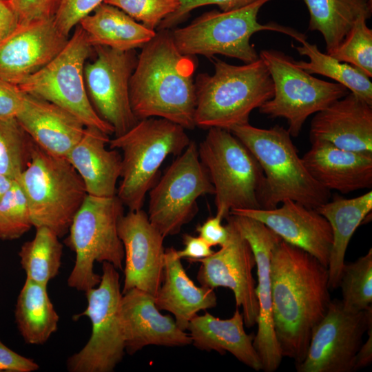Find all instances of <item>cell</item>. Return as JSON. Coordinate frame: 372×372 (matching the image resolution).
I'll return each instance as SVG.
<instances>
[{
	"label": "cell",
	"mask_w": 372,
	"mask_h": 372,
	"mask_svg": "<svg viewBox=\"0 0 372 372\" xmlns=\"http://www.w3.org/2000/svg\"><path fill=\"white\" fill-rule=\"evenodd\" d=\"M273 329L282 357L301 363L331 301L328 267L280 240L271 259Z\"/></svg>",
	"instance_id": "obj_1"
},
{
	"label": "cell",
	"mask_w": 372,
	"mask_h": 372,
	"mask_svg": "<svg viewBox=\"0 0 372 372\" xmlns=\"http://www.w3.org/2000/svg\"><path fill=\"white\" fill-rule=\"evenodd\" d=\"M141 48L130 82L135 117L138 121L162 118L193 130L196 103L194 56L180 52L169 30H158Z\"/></svg>",
	"instance_id": "obj_2"
},
{
	"label": "cell",
	"mask_w": 372,
	"mask_h": 372,
	"mask_svg": "<svg viewBox=\"0 0 372 372\" xmlns=\"http://www.w3.org/2000/svg\"><path fill=\"white\" fill-rule=\"evenodd\" d=\"M214 72L198 74L196 88V127L229 130L249 123L251 112L273 96L270 73L262 60L241 65L215 59Z\"/></svg>",
	"instance_id": "obj_3"
},
{
	"label": "cell",
	"mask_w": 372,
	"mask_h": 372,
	"mask_svg": "<svg viewBox=\"0 0 372 372\" xmlns=\"http://www.w3.org/2000/svg\"><path fill=\"white\" fill-rule=\"evenodd\" d=\"M229 131L249 149L263 171L262 209L275 208L289 199L316 209L330 200L331 192L310 174L287 130L278 125L262 129L248 123Z\"/></svg>",
	"instance_id": "obj_4"
},
{
	"label": "cell",
	"mask_w": 372,
	"mask_h": 372,
	"mask_svg": "<svg viewBox=\"0 0 372 372\" xmlns=\"http://www.w3.org/2000/svg\"><path fill=\"white\" fill-rule=\"evenodd\" d=\"M185 130L167 119L151 117L139 120L123 134L110 139V148L122 152L116 196L130 211L142 209L165 158L180 155L189 144Z\"/></svg>",
	"instance_id": "obj_5"
},
{
	"label": "cell",
	"mask_w": 372,
	"mask_h": 372,
	"mask_svg": "<svg viewBox=\"0 0 372 372\" xmlns=\"http://www.w3.org/2000/svg\"><path fill=\"white\" fill-rule=\"evenodd\" d=\"M270 1L256 0L230 11L213 10L205 12L187 26L171 31L174 42L185 55L212 58L220 54L249 63L259 59L254 45L250 43L256 32L275 31L300 43L306 41L305 34L293 28L273 22L262 24L258 21L260 10Z\"/></svg>",
	"instance_id": "obj_6"
},
{
	"label": "cell",
	"mask_w": 372,
	"mask_h": 372,
	"mask_svg": "<svg viewBox=\"0 0 372 372\" xmlns=\"http://www.w3.org/2000/svg\"><path fill=\"white\" fill-rule=\"evenodd\" d=\"M199 158L213 185L216 214L262 209L265 180L252 153L229 130L211 127L198 146Z\"/></svg>",
	"instance_id": "obj_7"
},
{
	"label": "cell",
	"mask_w": 372,
	"mask_h": 372,
	"mask_svg": "<svg viewBox=\"0 0 372 372\" xmlns=\"http://www.w3.org/2000/svg\"><path fill=\"white\" fill-rule=\"evenodd\" d=\"M124 205L115 195L99 197L87 195L74 215L65 244L76 254L68 278L70 287L85 292L96 287L101 276L94 271L95 262L111 263L123 270L125 252L118 234V223Z\"/></svg>",
	"instance_id": "obj_8"
},
{
	"label": "cell",
	"mask_w": 372,
	"mask_h": 372,
	"mask_svg": "<svg viewBox=\"0 0 372 372\" xmlns=\"http://www.w3.org/2000/svg\"><path fill=\"white\" fill-rule=\"evenodd\" d=\"M17 180L26 197L32 226L47 227L59 238L68 234L87 195L81 178L68 160L34 143L30 161Z\"/></svg>",
	"instance_id": "obj_9"
},
{
	"label": "cell",
	"mask_w": 372,
	"mask_h": 372,
	"mask_svg": "<svg viewBox=\"0 0 372 372\" xmlns=\"http://www.w3.org/2000/svg\"><path fill=\"white\" fill-rule=\"evenodd\" d=\"M65 45L48 64L19 85L27 94L51 102L68 111L86 127L114 134L112 127L94 109L88 97L84 67L94 48L81 25L74 28Z\"/></svg>",
	"instance_id": "obj_10"
},
{
	"label": "cell",
	"mask_w": 372,
	"mask_h": 372,
	"mask_svg": "<svg viewBox=\"0 0 372 372\" xmlns=\"http://www.w3.org/2000/svg\"><path fill=\"white\" fill-rule=\"evenodd\" d=\"M259 57L270 73L274 89L273 97L258 108L259 112L271 118H285L291 136L299 135L309 116L349 92L338 83L323 81L306 72L282 52L262 50Z\"/></svg>",
	"instance_id": "obj_11"
},
{
	"label": "cell",
	"mask_w": 372,
	"mask_h": 372,
	"mask_svg": "<svg viewBox=\"0 0 372 372\" xmlns=\"http://www.w3.org/2000/svg\"><path fill=\"white\" fill-rule=\"evenodd\" d=\"M87 305L73 319L87 317L92 333L86 344L68 358L70 372H112L125 353L120 315L122 297L119 274L111 263H102L99 284L85 292Z\"/></svg>",
	"instance_id": "obj_12"
},
{
	"label": "cell",
	"mask_w": 372,
	"mask_h": 372,
	"mask_svg": "<svg viewBox=\"0 0 372 372\" xmlns=\"http://www.w3.org/2000/svg\"><path fill=\"white\" fill-rule=\"evenodd\" d=\"M214 192L198 145L191 141L149 191L148 218L165 238L176 235L196 214L198 198Z\"/></svg>",
	"instance_id": "obj_13"
},
{
	"label": "cell",
	"mask_w": 372,
	"mask_h": 372,
	"mask_svg": "<svg viewBox=\"0 0 372 372\" xmlns=\"http://www.w3.org/2000/svg\"><path fill=\"white\" fill-rule=\"evenodd\" d=\"M93 48L95 59L84 67L86 91L97 114L112 127L114 136H118L138 121L130 100V82L138 55L135 50Z\"/></svg>",
	"instance_id": "obj_14"
},
{
	"label": "cell",
	"mask_w": 372,
	"mask_h": 372,
	"mask_svg": "<svg viewBox=\"0 0 372 372\" xmlns=\"http://www.w3.org/2000/svg\"><path fill=\"white\" fill-rule=\"evenodd\" d=\"M372 327V307L356 312L344 309L341 300L331 301L314 329L298 372H353L355 357L364 333Z\"/></svg>",
	"instance_id": "obj_15"
},
{
	"label": "cell",
	"mask_w": 372,
	"mask_h": 372,
	"mask_svg": "<svg viewBox=\"0 0 372 372\" xmlns=\"http://www.w3.org/2000/svg\"><path fill=\"white\" fill-rule=\"evenodd\" d=\"M228 242L216 252L197 262L200 267L196 279L200 286L215 289L226 287L234 295L236 307L242 308L245 325L257 323L258 302L252 270L256 260L251 247L228 218Z\"/></svg>",
	"instance_id": "obj_16"
},
{
	"label": "cell",
	"mask_w": 372,
	"mask_h": 372,
	"mask_svg": "<svg viewBox=\"0 0 372 372\" xmlns=\"http://www.w3.org/2000/svg\"><path fill=\"white\" fill-rule=\"evenodd\" d=\"M228 218L249 244L257 267L256 293L259 311L258 330L253 344L260 359L262 371L273 372L282 355L273 329L271 279L272 250L281 238L265 224L247 216L229 214Z\"/></svg>",
	"instance_id": "obj_17"
},
{
	"label": "cell",
	"mask_w": 372,
	"mask_h": 372,
	"mask_svg": "<svg viewBox=\"0 0 372 372\" xmlns=\"http://www.w3.org/2000/svg\"><path fill=\"white\" fill-rule=\"evenodd\" d=\"M118 234L125 252L122 293L137 288L155 297L163 278L165 237L142 209L121 217Z\"/></svg>",
	"instance_id": "obj_18"
},
{
	"label": "cell",
	"mask_w": 372,
	"mask_h": 372,
	"mask_svg": "<svg viewBox=\"0 0 372 372\" xmlns=\"http://www.w3.org/2000/svg\"><path fill=\"white\" fill-rule=\"evenodd\" d=\"M68 39L58 30L54 17L19 23L0 42V79L19 85L52 60Z\"/></svg>",
	"instance_id": "obj_19"
},
{
	"label": "cell",
	"mask_w": 372,
	"mask_h": 372,
	"mask_svg": "<svg viewBox=\"0 0 372 372\" xmlns=\"http://www.w3.org/2000/svg\"><path fill=\"white\" fill-rule=\"evenodd\" d=\"M230 214L260 221L282 240L304 250L328 267L332 230L327 220L316 209L287 199L273 209H234Z\"/></svg>",
	"instance_id": "obj_20"
},
{
	"label": "cell",
	"mask_w": 372,
	"mask_h": 372,
	"mask_svg": "<svg viewBox=\"0 0 372 372\" xmlns=\"http://www.w3.org/2000/svg\"><path fill=\"white\" fill-rule=\"evenodd\" d=\"M120 315L125 352L133 355L149 345L167 347L192 344L189 333L180 329L170 315H163L155 297L137 288L122 293Z\"/></svg>",
	"instance_id": "obj_21"
},
{
	"label": "cell",
	"mask_w": 372,
	"mask_h": 372,
	"mask_svg": "<svg viewBox=\"0 0 372 372\" xmlns=\"http://www.w3.org/2000/svg\"><path fill=\"white\" fill-rule=\"evenodd\" d=\"M310 141H322L346 150L372 153V105L349 92L315 114Z\"/></svg>",
	"instance_id": "obj_22"
},
{
	"label": "cell",
	"mask_w": 372,
	"mask_h": 372,
	"mask_svg": "<svg viewBox=\"0 0 372 372\" xmlns=\"http://www.w3.org/2000/svg\"><path fill=\"white\" fill-rule=\"evenodd\" d=\"M311 143L302 159L323 187L344 194L371 188L372 153L346 150L322 141Z\"/></svg>",
	"instance_id": "obj_23"
},
{
	"label": "cell",
	"mask_w": 372,
	"mask_h": 372,
	"mask_svg": "<svg viewBox=\"0 0 372 372\" xmlns=\"http://www.w3.org/2000/svg\"><path fill=\"white\" fill-rule=\"evenodd\" d=\"M16 119L37 145L62 158L81 138L86 127L65 109L27 94Z\"/></svg>",
	"instance_id": "obj_24"
},
{
	"label": "cell",
	"mask_w": 372,
	"mask_h": 372,
	"mask_svg": "<svg viewBox=\"0 0 372 372\" xmlns=\"http://www.w3.org/2000/svg\"><path fill=\"white\" fill-rule=\"evenodd\" d=\"M109 136L96 127H85L81 138L65 157L79 174L88 195H116L122 157L117 149L106 147Z\"/></svg>",
	"instance_id": "obj_25"
},
{
	"label": "cell",
	"mask_w": 372,
	"mask_h": 372,
	"mask_svg": "<svg viewBox=\"0 0 372 372\" xmlns=\"http://www.w3.org/2000/svg\"><path fill=\"white\" fill-rule=\"evenodd\" d=\"M163 285L155 304L159 310L172 313L178 327L186 331L189 321L201 310L217 304L213 289L198 287L189 278L174 247L165 251Z\"/></svg>",
	"instance_id": "obj_26"
},
{
	"label": "cell",
	"mask_w": 372,
	"mask_h": 372,
	"mask_svg": "<svg viewBox=\"0 0 372 372\" xmlns=\"http://www.w3.org/2000/svg\"><path fill=\"white\" fill-rule=\"evenodd\" d=\"M243 316L236 307L229 319L216 318L208 312L196 315L189 322L192 344L198 349L229 352L242 364L255 371L262 370L259 355L254 347V336L245 331Z\"/></svg>",
	"instance_id": "obj_27"
},
{
	"label": "cell",
	"mask_w": 372,
	"mask_h": 372,
	"mask_svg": "<svg viewBox=\"0 0 372 372\" xmlns=\"http://www.w3.org/2000/svg\"><path fill=\"white\" fill-rule=\"evenodd\" d=\"M316 210L331 225L333 242L328 265L330 289L339 288L346 251L354 232L372 210V192L353 198L335 195Z\"/></svg>",
	"instance_id": "obj_28"
},
{
	"label": "cell",
	"mask_w": 372,
	"mask_h": 372,
	"mask_svg": "<svg viewBox=\"0 0 372 372\" xmlns=\"http://www.w3.org/2000/svg\"><path fill=\"white\" fill-rule=\"evenodd\" d=\"M92 46L128 51L143 47L156 34L119 8L102 3L79 23Z\"/></svg>",
	"instance_id": "obj_29"
},
{
	"label": "cell",
	"mask_w": 372,
	"mask_h": 372,
	"mask_svg": "<svg viewBox=\"0 0 372 372\" xmlns=\"http://www.w3.org/2000/svg\"><path fill=\"white\" fill-rule=\"evenodd\" d=\"M309 13V30L324 38L327 54L332 53L362 16L372 14V0H302Z\"/></svg>",
	"instance_id": "obj_30"
},
{
	"label": "cell",
	"mask_w": 372,
	"mask_h": 372,
	"mask_svg": "<svg viewBox=\"0 0 372 372\" xmlns=\"http://www.w3.org/2000/svg\"><path fill=\"white\" fill-rule=\"evenodd\" d=\"M45 285L25 278L19 293L14 318L25 342L42 344L56 331L59 316Z\"/></svg>",
	"instance_id": "obj_31"
},
{
	"label": "cell",
	"mask_w": 372,
	"mask_h": 372,
	"mask_svg": "<svg viewBox=\"0 0 372 372\" xmlns=\"http://www.w3.org/2000/svg\"><path fill=\"white\" fill-rule=\"evenodd\" d=\"M301 45H291L309 61H296V65L306 72L329 77L346 87L372 105V83L370 78L348 63L338 61L327 53L320 52L316 44L306 41Z\"/></svg>",
	"instance_id": "obj_32"
},
{
	"label": "cell",
	"mask_w": 372,
	"mask_h": 372,
	"mask_svg": "<svg viewBox=\"0 0 372 372\" xmlns=\"http://www.w3.org/2000/svg\"><path fill=\"white\" fill-rule=\"evenodd\" d=\"M51 229L36 228L34 238L24 242L19 251L20 263L26 278L48 286L59 272L63 245Z\"/></svg>",
	"instance_id": "obj_33"
},
{
	"label": "cell",
	"mask_w": 372,
	"mask_h": 372,
	"mask_svg": "<svg viewBox=\"0 0 372 372\" xmlns=\"http://www.w3.org/2000/svg\"><path fill=\"white\" fill-rule=\"evenodd\" d=\"M339 287L344 310L356 313L366 310L372 304V249L355 262L343 267Z\"/></svg>",
	"instance_id": "obj_34"
},
{
	"label": "cell",
	"mask_w": 372,
	"mask_h": 372,
	"mask_svg": "<svg viewBox=\"0 0 372 372\" xmlns=\"http://www.w3.org/2000/svg\"><path fill=\"white\" fill-rule=\"evenodd\" d=\"M34 143L16 118L0 120V174L17 180L30 161Z\"/></svg>",
	"instance_id": "obj_35"
},
{
	"label": "cell",
	"mask_w": 372,
	"mask_h": 372,
	"mask_svg": "<svg viewBox=\"0 0 372 372\" xmlns=\"http://www.w3.org/2000/svg\"><path fill=\"white\" fill-rule=\"evenodd\" d=\"M364 17H358L338 47L328 54L339 61L356 68L372 76V30Z\"/></svg>",
	"instance_id": "obj_36"
},
{
	"label": "cell",
	"mask_w": 372,
	"mask_h": 372,
	"mask_svg": "<svg viewBox=\"0 0 372 372\" xmlns=\"http://www.w3.org/2000/svg\"><path fill=\"white\" fill-rule=\"evenodd\" d=\"M32 227L26 197L15 180L0 201V239L19 238Z\"/></svg>",
	"instance_id": "obj_37"
},
{
	"label": "cell",
	"mask_w": 372,
	"mask_h": 372,
	"mask_svg": "<svg viewBox=\"0 0 372 372\" xmlns=\"http://www.w3.org/2000/svg\"><path fill=\"white\" fill-rule=\"evenodd\" d=\"M146 28L154 30L180 6L178 0H105Z\"/></svg>",
	"instance_id": "obj_38"
},
{
	"label": "cell",
	"mask_w": 372,
	"mask_h": 372,
	"mask_svg": "<svg viewBox=\"0 0 372 372\" xmlns=\"http://www.w3.org/2000/svg\"><path fill=\"white\" fill-rule=\"evenodd\" d=\"M105 0H61L54 21L58 30L69 37L71 30Z\"/></svg>",
	"instance_id": "obj_39"
},
{
	"label": "cell",
	"mask_w": 372,
	"mask_h": 372,
	"mask_svg": "<svg viewBox=\"0 0 372 372\" xmlns=\"http://www.w3.org/2000/svg\"><path fill=\"white\" fill-rule=\"evenodd\" d=\"M179 7L165 17L157 27V30H170L183 22L190 12L201 6L216 5L220 11H230L242 8L256 0H178Z\"/></svg>",
	"instance_id": "obj_40"
},
{
	"label": "cell",
	"mask_w": 372,
	"mask_h": 372,
	"mask_svg": "<svg viewBox=\"0 0 372 372\" xmlns=\"http://www.w3.org/2000/svg\"><path fill=\"white\" fill-rule=\"evenodd\" d=\"M61 0H8L19 23L53 18Z\"/></svg>",
	"instance_id": "obj_41"
},
{
	"label": "cell",
	"mask_w": 372,
	"mask_h": 372,
	"mask_svg": "<svg viewBox=\"0 0 372 372\" xmlns=\"http://www.w3.org/2000/svg\"><path fill=\"white\" fill-rule=\"evenodd\" d=\"M26 94L18 85L0 79V120L16 118L22 110Z\"/></svg>",
	"instance_id": "obj_42"
},
{
	"label": "cell",
	"mask_w": 372,
	"mask_h": 372,
	"mask_svg": "<svg viewBox=\"0 0 372 372\" xmlns=\"http://www.w3.org/2000/svg\"><path fill=\"white\" fill-rule=\"evenodd\" d=\"M223 218L216 214L208 218L203 224L198 225L196 231L209 246L225 245L229 238L227 225L222 224Z\"/></svg>",
	"instance_id": "obj_43"
},
{
	"label": "cell",
	"mask_w": 372,
	"mask_h": 372,
	"mask_svg": "<svg viewBox=\"0 0 372 372\" xmlns=\"http://www.w3.org/2000/svg\"><path fill=\"white\" fill-rule=\"evenodd\" d=\"M39 369L32 359L12 351L0 340V372H32Z\"/></svg>",
	"instance_id": "obj_44"
},
{
	"label": "cell",
	"mask_w": 372,
	"mask_h": 372,
	"mask_svg": "<svg viewBox=\"0 0 372 372\" xmlns=\"http://www.w3.org/2000/svg\"><path fill=\"white\" fill-rule=\"evenodd\" d=\"M183 242L184 248L176 250V254L180 259L185 258L190 262H196L214 252L211 250V247L199 236L197 237L185 234L183 236Z\"/></svg>",
	"instance_id": "obj_45"
},
{
	"label": "cell",
	"mask_w": 372,
	"mask_h": 372,
	"mask_svg": "<svg viewBox=\"0 0 372 372\" xmlns=\"http://www.w3.org/2000/svg\"><path fill=\"white\" fill-rule=\"evenodd\" d=\"M19 23L18 16L8 0H0V42L10 35Z\"/></svg>",
	"instance_id": "obj_46"
},
{
	"label": "cell",
	"mask_w": 372,
	"mask_h": 372,
	"mask_svg": "<svg viewBox=\"0 0 372 372\" xmlns=\"http://www.w3.org/2000/svg\"><path fill=\"white\" fill-rule=\"evenodd\" d=\"M368 338L361 345L354 360L353 371L367 366L372 361V327L368 331Z\"/></svg>",
	"instance_id": "obj_47"
},
{
	"label": "cell",
	"mask_w": 372,
	"mask_h": 372,
	"mask_svg": "<svg viewBox=\"0 0 372 372\" xmlns=\"http://www.w3.org/2000/svg\"><path fill=\"white\" fill-rule=\"evenodd\" d=\"M14 180L10 177L0 174V201L10 189Z\"/></svg>",
	"instance_id": "obj_48"
}]
</instances>
